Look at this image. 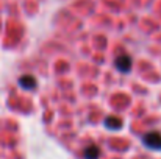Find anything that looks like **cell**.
Returning <instances> with one entry per match:
<instances>
[{
    "instance_id": "obj_4",
    "label": "cell",
    "mask_w": 161,
    "mask_h": 159,
    "mask_svg": "<svg viewBox=\"0 0 161 159\" xmlns=\"http://www.w3.org/2000/svg\"><path fill=\"white\" fill-rule=\"evenodd\" d=\"M19 84H20L24 89H33V87L36 86V80H35L33 77H30V75H25V77H22V78L19 80Z\"/></svg>"
},
{
    "instance_id": "obj_1",
    "label": "cell",
    "mask_w": 161,
    "mask_h": 159,
    "mask_svg": "<svg viewBox=\"0 0 161 159\" xmlns=\"http://www.w3.org/2000/svg\"><path fill=\"white\" fill-rule=\"evenodd\" d=\"M142 142L150 148V150H161V133L158 131H150L142 137Z\"/></svg>"
},
{
    "instance_id": "obj_3",
    "label": "cell",
    "mask_w": 161,
    "mask_h": 159,
    "mask_svg": "<svg viewBox=\"0 0 161 159\" xmlns=\"http://www.w3.org/2000/svg\"><path fill=\"white\" fill-rule=\"evenodd\" d=\"M100 158V148L96 145H89L85 150V159H99Z\"/></svg>"
},
{
    "instance_id": "obj_2",
    "label": "cell",
    "mask_w": 161,
    "mask_h": 159,
    "mask_svg": "<svg viewBox=\"0 0 161 159\" xmlns=\"http://www.w3.org/2000/svg\"><path fill=\"white\" fill-rule=\"evenodd\" d=\"M114 66H116V69L120 70L122 73H127V72H130V69H131V58H130L128 55H120V56L116 58Z\"/></svg>"
},
{
    "instance_id": "obj_5",
    "label": "cell",
    "mask_w": 161,
    "mask_h": 159,
    "mask_svg": "<svg viewBox=\"0 0 161 159\" xmlns=\"http://www.w3.org/2000/svg\"><path fill=\"white\" fill-rule=\"evenodd\" d=\"M105 126L113 130V131H116V130H119L122 126V122L117 117H108V119H105Z\"/></svg>"
}]
</instances>
